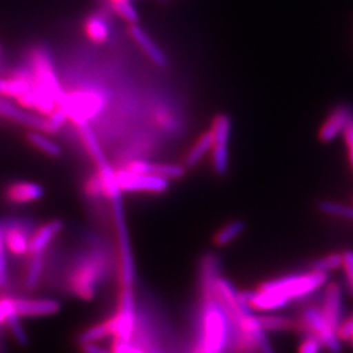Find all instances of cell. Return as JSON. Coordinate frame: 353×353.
<instances>
[{
    "label": "cell",
    "instance_id": "10",
    "mask_svg": "<svg viewBox=\"0 0 353 353\" xmlns=\"http://www.w3.org/2000/svg\"><path fill=\"white\" fill-rule=\"evenodd\" d=\"M0 117L7 118L13 122H17L20 125L34 128L37 131L50 132L48 119H45L43 117L37 115V114L29 113V112L17 108L16 105H13L12 102L3 100L1 96H0Z\"/></svg>",
    "mask_w": 353,
    "mask_h": 353
},
{
    "label": "cell",
    "instance_id": "34",
    "mask_svg": "<svg viewBox=\"0 0 353 353\" xmlns=\"http://www.w3.org/2000/svg\"><path fill=\"white\" fill-rule=\"evenodd\" d=\"M343 255V263L341 267L345 272V276L348 279L351 287L353 288V252H345Z\"/></svg>",
    "mask_w": 353,
    "mask_h": 353
},
{
    "label": "cell",
    "instance_id": "2",
    "mask_svg": "<svg viewBox=\"0 0 353 353\" xmlns=\"http://www.w3.org/2000/svg\"><path fill=\"white\" fill-rule=\"evenodd\" d=\"M108 272V258L101 252L84 254L75 262L67 280L70 290L81 300H92Z\"/></svg>",
    "mask_w": 353,
    "mask_h": 353
},
{
    "label": "cell",
    "instance_id": "21",
    "mask_svg": "<svg viewBox=\"0 0 353 353\" xmlns=\"http://www.w3.org/2000/svg\"><path fill=\"white\" fill-rule=\"evenodd\" d=\"M245 230V223L241 220H234L228 223L225 227L221 228L214 237L216 246H227L232 241L236 240L241 233Z\"/></svg>",
    "mask_w": 353,
    "mask_h": 353
},
{
    "label": "cell",
    "instance_id": "19",
    "mask_svg": "<svg viewBox=\"0 0 353 353\" xmlns=\"http://www.w3.org/2000/svg\"><path fill=\"white\" fill-rule=\"evenodd\" d=\"M214 147V135L212 132H205L203 134L199 140L196 141V144L191 148V151L188 153L185 165L188 168H194L199 164V161L203 157L207 154V152L210 151Z\"/></svg>",
    "mask_w": 353,
    "mask_h": 353
},
{
    "label": "cell",
    "instance_id": "27",
    "mask_svg": "<svg viewBox=\"0 0 353 353\" xmlns=\"http://www.w3.org/2000/svg\"><path fill=\"white\" fill-rule=\"evenodd\" d=\"M341 263H343V255L338 252H334V254H330L327 256H323L314 262L313 271L327 275L328 272H332V271L341 268Z\"/></svg>",
    "mask_w": 353,
    "mask_h": 353
},
{
    "label": "cell",
    "instance_id": "4",
    "mask_svg": "<svg viewBox=\"0 0 353 353\" xmlns=\"http://www.w3.org/2000/svg\"><path fill=\"white\" fill-rule=\"evenodd\" d=\"M102 105L103 102L99 94L80 92L70 96L65 94L63 100L57 105V108L64 110L79 125L87 122L89 118L99 113L101 110Z\"/></svg>",
    "mask_w": 353,
    "mask_h": 353
},
{
    "label": "cell",
    "instance_id": "7",
    "mask_svg": "<svg viewBox=\"0 0 353 353\" xmlns=\"http://www.w3.org/2000/svg\"><path fill=\"white\" fill-rule=\"evenodd\" d=\"M305 327L309 328L312 335H314L319 341L327 348L330 353H341V341L336 334V330L332 327L322 312L316 309H307L303 314Z\"/></svg>",
    "mask_w": 353,
    "mask_h": 353
},
{
    "label": "cell",
    "instance_id": "13",
    "mask_svg": "<svg viewBox=\"0 0 353 353\" xmlns=\"http://www.w3.org/2000/svg\"><path fill=\"white\" fill-rule=\"evenodd\" d=\"M43 189L36 182H13L4 190V199L10 204H28L38 202L43 198Z\"/></svg>",
    "mask_w": 353,
    "mask_h": 353
},
{
    "label": "cell",
    "instance_id": "23",
    "mask_svg": "<svg viewBox=\"0 0 353 353\" xmlns=\"http://www.w3.org/2000/svg\"><path fill=\"white\" fill-rule=\"evenodd\" d=\"M28 140L30 141L32 145H34L37 150L41 152H43L45 154L50 156V157H61L62 156V150L61 147L51 141L50 139H48L45 135L39 134L37 131H32L28 134Z\"/></svg>",
    "mask_w": 353,
    "mask_h": 353
},
{
    "label": "cell",
    "instance_id": "31",
    "mask_svg": "<svg viewBox=\"0 0 353 353\" xmlns=\"http://www.w3.org/2000/svg\"><path fill=\"white\" fill-rule=\"evenodd\" d=\"M8 285V265L6 258V245L3 239V227L0 223V290Z\"/></svg>",
    "mask_w": 353,
    "mask_h": 353
},
{
    "label": "cell",
    "instance_id": "32",
    "mask_svg": "<svg viewBox=\"0 0 353 353\" xmlns=\"http://www.w3.org/2000/svg\"><path fill=\"white\" fill-rule=\"evenodd\" d=\"M323 344L314 335H309L299 347V353H322Z\"/></svg>",
    "mask_w": 353,
    "mask_h": 353
},
{
    "label": "cell",
    "instance_id": "29",
    "mask_svg": "<svg viewBox=\"0 0 353 353\" xmlns=\"http://www.w3.org/2000/svg\"><path fill=\"white\" fill-rule=\"evenodd\" d=\"M6 327L8 328L12 332L13 339L17 341L20 345H26L28 344V336H26L24 327L20 322V316H11L7 322H6Z\"/></svg>",
    "mask_w": 353,
    "mask_h": 353
},
{
    "label": "cell",
    "instance_id": "38",
    "mask_svg": "<svg viewBox=\"0 0 353 353\" xmlns=\"http://www.w3.org/2000/svg\"><path fill=\"white\" fill-rule=\"evenodd\" d=\"M191 353H199L198 351H195V350H191Z\"/></svg>",
    "mask_w": 353,
    "mask_h": 353
},
{
    "label": "cell",
    "instance_id": "18",
    "mask_svg": "<svg viewBox=\"0 0 353 353\" xmlns=\"http://www.w3.org/2000/svg\"><path fill=\"white\" fill-rule=\"evenodd\" d=\"M32 87V77L19 75L12 79H0V96L20 99Z\"/></svg>",
    "mask_w": 353,
    "mask_h": 353
},
{
    "label": "cell",
    "instance_id": "3",
    "mask_svg": "<svg viewBox=\"0 0 353 353\" xmlns=\"http://www.w3.org/2000/svg\"><path fill=\"white\" fill-rule=\"evenodd\" d=\"M326 281H327L326 274L312 271L303 275H293V276L267 281L263 283L259 288L279 293L292 301L294 299H301L312 294L313 292L323 287Z\"/></svg>",
    "mask_w": 353,
    "mask_h": 353
},
{
    "label": "cell",
    "instance_id": "30",
    "mask_svg": "<svg viewBox=\"0 0 353 353\" xmlns=\"http://www.w3.org/2000/svg\"><path fill=\"white\" fill-rule=\"evenodd\" d=\"M112 352L113 353H150L145 351L137 341H119L114 339L112 344Z\"/></svg>",
    "mask_w": 353,
    "mask_h": 353
},
{
    "label": "cell",
    "instance_id": "22",
    "mask_svg": "<svg viewBox=\"0 0 353 353\" xmlns=\"http://www.w3.org/2000/svg\"><path fill=\"white\" fill-rule=\"evenodd\" d=\"M113 335V323H112V318H108L106 321H103L99 325H94L92 327H89L87 331H84L80 336H79V343H96L97 341H101L103 338Z\"/></svg>",
    "mask_w": 353,
    "mask_h": 353
},
{
    "label": "cell",
    "instance_id": "5",
    "mask_svg": "<svg viewBox=\"0 0 353 353\" xmlns=\"http://www.w3.org/2000/svg\"><path fill=\"white\" fill-rule=\"evenodd\" d=\"M32 63L34 71L32 76V83L50 92L58 105L63 100L65 93L61 89V85L58 83L49 55L45 51L36 50L33 52Z\"/></svg>",
    "mask_w": 353,
    "mask_h": 353
},
{
    "label": "cell",
    "instance_id": "20",
    "mask_svg": "<svg viewBox=\"0 0 353 353\" xmlns=\"http://www.w3.org/2000/svg\"><path fill=\"white\" fill-rule=\"evenodd\" d=\"M232 121L227 114H219L214 119L212 125V135H214V147L228 148V141L230 137Z\"/></svg>",
    "mask_w": 353,
    "mask_h": 353
},
{
    "label": "cell",
    "instance_id": "24",
    "mask_svg": "<svg viewBox=\"0 0 353 353\" xmlns=\"http://www.w3.org/2000/svg\"><path fill=\"white\" fill-rule=\"evenodd\" d=\"M318 208L321 212H323L328 216L339 217L344 220L353 221V207L352 205H345L343 203L330 202V201H323L318 204Z\"/></svg>",
    "mask_w": 353,
    "mask_h": 353
},
{
    "label": "cell",
    "instance_id": "8",
    "mask_svg": "<svg viewBox=\"0 0 353 353\" xmlns=\"http://www.w3.org/2000/svg\"><path fill=\"white\" fill-rule=\"evenodd\" d=\"M6 250L14 256H23L28 252L29 240L32 236V224L21 219H13L1 223Z\"/></svg>",
    "mask_w": 353,
    "mask_h": 353
},
{
    "label": "cell",
    "instance_id": "40",
    "mask_svg": "<svg viewBox=\"0 0 353 353\" xmlns=\"http://www.w3.org/2000/svg\"><path fill=\"white\" fill-rule=\"evenodd\" d=\"M112 1H117V0H112ZM130 1H131V0H130Z\"/></svg>",
    "mask_w": 353,
    "mask_h": 353
},
{
    "label": "cell",
    "instance_id": "11",
    "mask_svg": "<svg viewBox=\"0 0 353 353\" xmlns=\"http://www.w3.org/2000/svg\"><path fill=\"white\" fill-rule=\"evenodd\" d=\"M63 223L61 220H51L36 229L29 240L26 256L42 255L46 252L52 240L62 232Z\"/></svg>",
    "mask_w": 353,
    "mask_h": 353
},
{
    "label": "cell",
    "instance_id": "25",
    "mask_svg": "<svg viewBox=\"0 0 353 353\" xmlns=\"http://www.w3.org/2000/svg\"><path fill=\"white\" fill-rule=\"evenodd\" d=\"M88 37L96 43H103L109 37V29L100 17H90L85 26Z\"/></svg>",
    "mask_w": 353,
    "mask_h": 353
},
{
    "label": "cell",
    "instance_id": "39",
    "mask_svg": "<svg viewBox=\"0 0 353 353\" xmlns=\"http://www.w3.org/2000/svg\"><path fill=\"white\" fill-rule=\"evenodd\" d=\"M350 341H352V344H353V334H352V336H351V338H350Z\"/></svg>",
    "mask_w": 353,
    "mask_h": 353
},
{
    "label": "cell",
    "instance_id": "9",
    "mask_svg": "<svg viewBox=\"0 0 353 353\" xmlns=\"http://www.w3.org/2000/svg\"><path fill=\"white\" fill-rule=\"evenodd\" d=\"M13 314L20 316H46L57 314L61 303L45 299H14L12 300Z\"/></svg>",
    "mask_w": 353,
    "mask_h": 353
},
{
    "label": "cell",
    "instance_id": "26",
    "mask_svg": "<svg viewBox=\"0 0 353 353\" xmlns=\"http://www.w3.org/2000/svg\"><path fill=\"white\" fill-rule=\"evenodd\" d=\"M115 12L118 13L123 20H126L130 26H135L139 23V13L130 0H117L112 1Z\"/></svg>",
    "mask_w": 353,
    "mask_h": 353
},
{
    "label": "cell",
    "instance_id": "16",
    "mask_svg": "<svg viewBox=\"0 0 353 353\" xmlns=\"http://www.w3.org/2000/svg\"><path fill=\"white\" fill-rule=\"evenodd\" d=\"M130 34L137 41V43L141 48V50L147 54V57L157 67L166 68L169 65V59L165 55L164 51L156 45V42L138 24L130 26Z\"/></svg>",
    "mask_w": 353,
    "mask_h": 353
},
{
    "label": "cell",
    "instance_id": "15",
    "mask_svg": "<svg viewBox=\"0 0 353 353\" xmlns=\"http://www.w3.org/2000/svg\"><path fill=\"white\" fill-rule=\"evenodd\" d=\"M343 312V296L341 287L336 283H330L325 290L322 314L332 327H339Z\"/></svg>",
    "mask_w": 353,
    "mask_h": 353
},
{
    "label": "cell",
    "instance_id": "37",
    "mask_svg": "<svg viewBox=\"0 0 353 353\" xmlns=\"http://www.w3.org/2000/svg\"><path fill=\"white\" fill-rule=\"evenodd\" d=\"M350 160H351V165L353 169V148H350Z\"/></svg>",
    "mask_w": 353,
    "mask_h": 353
},
{
    "label": "cell",
    "instance_id": "36",
    "mask_svg": "<svg viewBox=\"0 0 353 353\" xmlns=\"http://www.w3.org/2000/svg\"><path fill=\"white\" fill-rule=\"evenodd\" d=\"M344 138L350 148H353V118L348 122V125L344 128Z\"/></svg>",
    "mask_w": 353,
    "mask_h": 353
},
{
    "label": "cell",
    "instance_id": "33",
    "mask_svg": "<svg viewBox=\"0 0 353 353\" xmlns=\"http://www.w3.org/2000/svg\"><path fill=\"white\" fill-rule=\"evenodd\" d=\"M336 334L339 336L341 341H348L353 334V316H350L347 321H344L343 323L339 325V327L336 328Z\"/></svg>",
    "mask_w": 353,
    "mask_h": 353
},
{
    "label": "cell",
    "instance_id": "35",
    "mask_svg": "<svg viewBox=\"0 0 353 353\" xmlns=\"http://www.w3.org/2000/svg\"><path fill=\"white\" fill-rule=\"evenodd\" d=\"M80 345L84 353H113L112 351H108L106 348L97 345L96 343H83Z\"/></svg>",
    "mask_w": 353,
    "mask_h": 353
},
{
    "label": "cell",
    "instance_id": "14",
    "mask_svg": "<svg viewBox=\"0 0 353 353\" xmlns=\"http://www.w3.org/2000/svg\"><path fill=\"white\" fill-rule=\"evenodd\" d=\"M126 170L138 174H152L161 176L165 179H179L186 174V168L182 165L174 164H152L147 161L137 160L127 164Z\"/></svg>",
    "mask_w": 353,
    "mask_h": 353
},
{
    "label": "cell",
    "instance_id": "6",
    "mask_svg": "<svg viewBox=\"0 0 353 353\" xmlns=\"http://www.w3.org/2000/svg\"><path fill=\"white\" fill-rule=\"evenodd\" d=\"M117 183L121 191H144V192H154L161 194L169 189V181L161 176H152V174H138L131 173L126 169L115 172Z\"/></svg>",
    "mask_w": 353,
    "mask_h": 353
},
{
    "label": "cell",
    "instance_id": "28",
    "mask_svg": "<svg viewBox=\"0 0 353 353\" xmlns=\"http://www.w3.org/2000/svg\"><path fill=\"white\" fill-rule=\"evenodd\" d=\"M261 326L267 331H288L292 328V322L285 316H258Z\"/></svg>",
    "mask_w": 353,
    "mask_h": 353
},
{
    "label": "cell",
    "instance_id": "17",
    "mask_svg": "<svg viewBox=\"0 0 353 353\" xmlns=\"http://www.w3.org/2000/svg\"><path fill=\"white\" fill-rule=\"evenodd\" d=\"M353 118L352 112L348 106H341L338 108L334 113L328 117L326 123L321 128L319 138L322 141L328 143L332 139H335L341 132L344 131L348 122Z\"/></svg>",
    "mask_w": 353,
    "mask_h": 353
},
{
    "label": "cell",
    "instance_id": "1",
    "mask_svg": "<svg viewBox=\"0 0 353 353\" xmlns=\"http://www.w3.org/2000/svg\"><path fill=\"white\" fill-rule=\"evenodd\" d=\"M211 285L212 279H205L198 336L192 350L199 353H224L229 345L230 325L225 312L214 299Z\"/></svg>",
    "mask_w": 353,
    "mask_h": 353
},
{
    "label": "cell",
    "instance_id": "12",
    "mask_svg": "<svg viewBox=\"0 0 353 353\" xmlns=\"http://www.w3.org/2000/svg\"><path fill=\"white\" fill-rule=\"evenodd\" d=\"M245 303L252 310H259V312H272L285 307L290 300L279 293L270 292V290H259L255 292H245L241 293Z\"/></svg>",
    "mask_w": 353,
    "mask_h": 353
}]
</instances>
